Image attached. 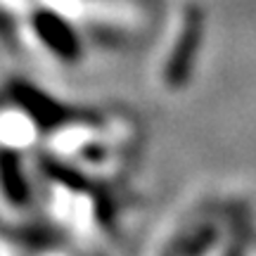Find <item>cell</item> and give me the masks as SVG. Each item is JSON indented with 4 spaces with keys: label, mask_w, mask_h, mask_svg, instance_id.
I'll use <instances>...</instances> for the list:
<instances>
[{
    "label": "cell",
    "mask_w": 256,
    "mask_h": 256,
    "mask_svg": "<svg viewBox=\"0 0 256 256\" xmlns=\"http://www.w3.org/2000/svg\"><path fill=\"white\" fill-rule=\"evenodd\" d=\"M204 14L197 5H185L178 14V24L164 52V62L159 66V83L166 90L183 88L197 62V52L202 46Z\"/></svg>",
    "instance_id": "obj_1"
},
{
    "label": "cell",
    "mask_w": 256,
    "mask_h": 256,
    "mask_svg": "<svg viewBox=\"0 0 256 256\" xmlns=\"http://www.w3.org/2000/svg\"><path fill=\"white\" fill-rule=\"evenodd\" d=\"M0 183H2V190L12 202H26L28 190L17 168L14 152H2L0 154Z\"/></svg>",
    "instance_id": "obj_2"
}]
</instances>
